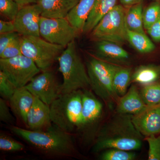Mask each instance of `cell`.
<instances>
[{
  "mask_svg": "<svg viewBox=\"0 0 160 160\" xmlns=\"http://www.w3.org/2000/svg\"><path fill=\"white\" fill-rule=\"evenodd\" d=\"M143 137L135 127L132 115L117 112L100 131L93 151L114 148L134 151L141 149Z\"/></svg>",
  "mask_w": 160,
  "mask_h": 160,
  "instance_id": "6da1fadb",
  "label": "cell"
},
{
  "mask_svg": "<svg viewBox=\"0 0 160 160\" xmlns=\"http://www.w3.org/2000/svg\"><path fill=\"white\" fill-rule=\"evenodd\" d=\"M11 131L38 149L49 154L69 156L75 147L70 133L54 124L45 130H27L12 127Z\"/></svg>",
  "mask_w": 160,
  "mask_h": 160,
  "instance_id": "7a4b0ae2",
  "label": "cell"
},
{
  "mask_svg": "<svg viewBox=\"0 0 160 160\" xmlns=\"http://www.w3.org/2000/svg\"><path fill=\"white\" fill-rule=\"evenodd\" d=\"M58 61L59 71L63 77L62 93L86 89L90 86L87 69L78 53L74 40L67 45Z\"/></svg>",
  "mask_w": 160,
  "mask_h": 160,
  "instance_id": "3957f363",
  "label": "cell"
},
{
  "mask_svg": "<svg viewBox=\"0 0 160 160\" xmlns=\"http://www.w3.org/2000/svg\"><path fill=\"white\" fill-rule=\"evenodd\" d=\"M49 106L52 124L69 133L78 128L82 107V92L80 90L62 93Z\"/></svg>",
  "mask_w": 160,
  "mask_h": 160,
  "instance_id": "277c9868",
  "label": "cell"
},
{
  "mask_svg": "<svg viewBox=\"0 0 160 160\" xmlns=\"http://www.w3.org/2000/svg\"><path fill=\"white\" fill-rule=\"evenodd\" d=\"M118 65L91 57L87 63L90 87L97 95L107 102L118 97L113 89L112 79Z\"/></svg>",
  "mask_w": 160,
  "mask_h": 160,
  "instance_id": "5b68a950",
  "label": "cell"
},
{
  "mask_svg": "<svg viewBox=\"0 0 160 160\" xmlns=\"http://www.w3.org/2000/svg\"><path fill=\"white\" fill-rule=\"evenodd\" d=\"M21 46L22 54L32 60L42 72L48 70L66 48L36 36H21Z\"/></svg>",
  "mask_w": 160,
  "mask_h": 160,
  "instance_id": "8992f818",
  "label": "cell"
},
{
  "mask_svg": "<svg viewBox=\"0 0 160 160\" xmlns=\"http://www.w3.org/2000/svg\"><path fill=\"white\" fill-rule=\"evenodd\" d=\"M126 8L117 5L105 15L91 31L95 39L111 41L122 45L127 41L125 22Z\"/></svg>",
  "mask_w": 160,
  "mask_h": 160,
  "instance_id": "52a82bcc",
  "label": "cell"
},
{
  "mask_svg": "<svg viewBox=\"0 0 160 160\" xmlns=\"http://www.w3.org/2000/svg\"><path fill=\"white\" fill-rule=\"evenodd\" d=\"M0 71L19 89L25 87L41 70L32 60L22 54L12 58H0Z\"/></svg>",
  "mask_w": 160,
  "mask_h": 160,
  "instance_id": "ba28073f",
  "label": "cell"
},
{
  "mask_svg": "<svg viewBox=\"0 0 160 160\" xmlns=\"http://www.w3.org/2000/svg\"><path fill=\"white\" fill-rule=\"evenodd\" d=\"M79 33L66 18H40V36L52 44L66 47Z\"/></svg>",
  "mask_w": 160,
  "mask_h": 160,
  "instance_id": "9c48e42d",
  "label": "cell"
},
{
  "mask_svg": "<svg viewBox=\"0 0 160 160\" xmlns=\"http://www.w3.org/2000/svg\"><path fill=\"white\" fill-rule=\"evenodd\" d=\"M42 72L35 76L25 87L35 97L50 106L62 94V87L53 72L49 70Z\"/></svg>",
  "mask_w": 160,
  "mask_h": 160,
  "instance_id": "30bf717a",
  "label": "cell"
},
{
  "mask_svg": "<svg viewBox=\"0 0 160 160\" xmlns=\"http://www.w3.org/2000/svg\"><path fill=\"white\" fill-rule=\"evenodd\" d=\"M41 9L37 3L21 7L13 21L16 32L22 36L41 37Z\"/></svg>",
  "mask_w": 160,
  "mask_h": 160,
  "instance_id": "8fae6325",
  "label": "cell"
},
{
  "mask_svg": "<svg viewBox=\"0 0 160 160\" xmlns=\"http://www.w3.org/2000/svg\"><path fill=\"white\" fill-rule=\"evenodd\" d=\"M132 122L143 136L156 135L160 133V104L147 106L142 111L132 115Z\"/></svg>",
  "mask_w": 160,
  "mask_h": 160,
  "instance_id": "7c38bea8",
  "label": "cell"
},
{
  "mask_svg": "<svg viewBox=\"0 0 160 160\" xmlns=\"http://www.w3.org/2000/svg\"><path fill=\"white\" fill-rule=\"evenodd\" d=\"M95 57L112 64L121 65L127 64L130 60L128 52L118 43L98 40L95 46Z\"/></svg>",
  "mask_w": 160,
  "mask_h": 160,
  "instance_id": "4fadbf2b",
  "label": "cell"
},
{
  "mask_svg": "<svg viewBox=\"0 0 160 160\" xmlns=\"http://www.w3.org/2000/svg\"><path fill=\"white\" fill-rule=\"evenodd\" d=\"M103 106L92 92L85 90L82 92L81 122L78 129H87L94 126L102 117Z\"/></svg>",
  "mask_w": 160,
  "mask_h": 160,
  "instance_id": "5bb4252c",
  "label": "cell"
},
{
  "mask_svg": "<svg viewBox=\"0 0 160 160\" xmlns=\"http://www.w3.org/2000/svg\"><path fill=\"white\" fill-rule=\"evenodd\" d=\"M50 116V106L35 97L32 106L26 118V125L32 130H44L52 124Z\"/></svg>",
  "mask_w": 160,
  "mask_h": 160,
  "instance_id": "9a60e30c",
  "label": "cell"
},
{
  "mask_svg": "<svg viewBox=\"0 0 160 160\" xmlns=\"http://www.w3.org/2000/svg\"><path fill=\"white\" fill-rule=\"evenodd\" d=\"M79 0H38L43 17L49 18H66Z\"/></svg>",
  "mask_w": 160,
  "mask_h": 160,
  "instance_id": "2e32d148",
  "label": "cell"
},
{
  "mask_svg": "<svg viewBox=\"0 0 160 160\" xmlns=\"http://www.w3.org/2000/svg\"><path fill=\"white\" fill-rule=\"evenodd\" d=\"M117 102V111L122 114L134 115L142 111L147 106L135 85H132L124 95L119 98Z\"/></svg>",
  "mask_w": 160,
  "mask_h": 160,
  "instance_id": "e0dca14e",
  "label": "cell"
},
{
  "mask_svg": "<svg viewBox=\"0 0 160 160\" xmlns=\"http://www.w3.org/2000/svg\"><path fill=\"white\" fill-rule=\"evenodd\" d=\"M34 98V96L24 87L18 89L9 100L12 111L25 124L27 114Z\"/></svg>",
  "mask_w": 160,
  "mask_h": 160,
  "instance_id": "ac0fdd59",
  "label": "cell"
},
{
  "mask_svg": "<svg viewBox=\"0 0 160 160\" xmlns=\"http://www.w3.org/2000/svg\"><path fill=\"white\" fill-rule=\"evenodd\" d=\"M96 0H79L66 18L79 32H83L84 26Z\"/></svg>",
  "mask_w": 160,
  "mask_h": 160,
  "instance_id": "d6986e66",
  "label": "cell"
},
{
  "mask_svg": "<svg viewBox=\"0 0 160 160\" xmlns=\"http://www.w3.org/2000/svg\"><path fill=\"white\" fill-rule=\"evenodd\" d=\"M118 0H96L83 29L84 33L90 32L102 18L117 5Z\"/></svg>",
  "mask_w": 160,
  "mask_h": 160,
  "instance_id": "ffe728a7",
  "label": "cell"
},
{
  "mask_svg": "<svg viewBox=\"0 0 160 160\" xmlns=\"http://www.w3.org/2000/svg\"><path fill=\"white\" fill-rule=\"evenodd\" d=\"M160 79V66L154 65H142L132 74L131 82L142 86L158 82Z\"/></svg>",
  "mask_w": 160,
  "mask_h": 160,
  "instance_id": "44dd1931",
  "label": "cell"
},
{
  "mask_svg": "<svg viewBox=\"0 0 160 160\" xmlns=\"http://www.w3.org/2000/svg\"><path fill=\"white\" fill-rule=\"evenodd\" d=\"M143 2L128 8L125 14L126 28L131 31L145 32L143 25Z\"/></svg>",
  "mask_w": 160,
  "mask_h": 160,
  "instance_id": "7402d4cb",
  "label": "cell"
},
{
  "mask_svg": "<svg viewBox=\"0 0 160 160\" xmlns=\"http://www.w3.org/2000/svg\"><path fill=\"white\" fill-rule=\"evenodd\" d=\"M126 39L131 46L139 53H150L154 51L156 48L154 44L145 32L127 29Z\"/></svg>",
  "mask_w": 160,
  "mask_h": 160,
  "instance_id": "603a6c76",
  "label": "cell"
},
{
  "mask_svg": "<svg viewBox=\"0 0 160 160\" xmlns=\"http://www.w3.org/2000/svg\"><path fill=\"white\" fill-rule=\"evenodd\" d=\"M132 74L131 68L118 65L112 79L113 89L118 98L123 96L128 91Z\"/></svg>",
  "mask_w": 160,
  "mask_h": 160,
  "instance_id": "cb8c5ba5",
  "label": "cell"
},
{
  "mask_svg": "<svg viewBox=\"0 0 160 160\" xmlns=\"http://www.w3.org/2000/svg\"><path fill=\"white\" fill-rule=\"evenodd\" d=\"M140 94L146 106L160 104V82H156L143 86Z\"/></svg>",
  "mask_w": 160,
  "mask_h": 160,
  "instance_id": "d4e9b609",
  "label": "cell"
},
{
  "mask_svg": "<svg viewBox=\"0 0 160 160\" xmlns=\"http://www.w3.org/2000/svg\"><path fill=\"white\" fill-rule=\"evenodd\" d=\"M160 19V2L153 1L143 9V20L144 29L147 30Z\"/></svg>",
  "mask_w": 160,
  "mask_h": 160,
  "instance_id": "484cf974",
  "label": "cell"
},
{
  "mask_svg": "<svg viewBox=\"0 0 160 160\" xmlns=\"http://www.w3.org/2000/svg\"><path fill=\"white\" fill-rule=\"evenodd\" d=\"M136 158L135 152L118 149H106L100 157L102 160H133Z\"/></svg>",
  "mask_w": 160,
  "mask_h": 160,
  "instance_id": "4316f807",
  "label": "cell"
},
{
  "mask_svg": "<svg viewBox=\"0 0 160 160\" xmlns=\"http://www.w3.org/2000/svg\"><path fill=\"white\" fill-rule=\"evenodd\" d=\"M20 8L14 0H0L1 14L9 21L15 19Z\"/></svg>",
  "mask_w": 160,
  "mask_h": 160,
  "instance_id": "83f0119b",
  "label": "cell"
},
{
  "mask_svg": "<svg viewBox=\"0 0 160 160\" xmlns=\"http://www.w3.org/2000/svg\"><path fill=\"white\" fill-rule=\"evenodd\" d=\"M17 89L6 75L0 71V95L2 98L9 100Z\"/></svg>",
  "mask_w": 160,
  "mask_h": 160,
  "instance_id": "f1b7e54d",
  "label": "cell"
},
{
  "mask_svg": "<svg viewBox=\"0 0 160 160\" xmlns=\"http://www.w3.org/2000/svg\"><path fill=\"white\" fill-rule=\"evenodd\" d=\"M21 35L14 39L0 54V58L9 59L22 55Z\"/></svg>",
  "mask_w": 160,
  "mask_h": 160,
  "instance_id": "f546056e",
  "label": "cell"
},
{
  "mask_svg": "<svg viewBox=\"0 0 160 160\" xmlns=\"http://www.w3.org/2000/svg\"><path fill=\"white\" fill-rule=\"evenodd\" d=\"M24 146L22 143L19 142L4 134L0 136V149L2 151L17 152L22 150Z\"/></svg>",
  "mask_w": 160,
  "mask_h": 160,
  "instance_id": "4dcf8cb0",
  "label": "cell"
},
{
  "mask_svg": "<svg viewBox=\"0 0 160 160\" xmlns=\"http://www.w3.org/2000/svg\"><path fill=\"white\" fill-rule=\"evenodd\" d=\"M149 145L148 159L160 160V136L152 135L145 138Z\"/></svg>",
  "mask_w": 160,
  "mask_h": 160,
  "instance_id": "1f68e13d",
  "label": "cell"
},
{
  "mask_svg": "<svg viewBox=\"0 0 160 160\" xmlns=\"http://www.w3.org/2000/svg\"><path fill=\"white\" fill-rule=\"evenodd\" d=\"M0 120L8 124H13L15 121L6 100L2 98H0Z\"/></svg>",
  "mask_w": 160,
  "mask_h": 160,
  "instance_id": "d6a6232c",
  "label": "cell"
},
{
  "mask_svg": "<svg viewBox=\"0 0 160 160\" xmlns=\"http://www.w3.org/2000/svg\"><path fill=\"white\" fill-rule=\"evenodd\" d=\"M20 35L17 32L0 34V54L14 39Z\"/></svg>",
  "mask_w": 160,
  "mask_h": 160,
  "instance_id": "836d02e7",
  "label": "cell"
},
{
  "mask_svg": "<svg viewBox=\"0 0 160 160\" xmlns=\"http://www.w3.org/2000/svg\"><path fill=\"white\" fill-rule=\"evenodd\" d=\"M147 32L152 40L156 42H160V19L147 29Z\"/></svg>",
  "mask_w": 160,
  "mask_h": 160,
  "instance_id": "e575fe53",
  "label": "cell"
},
{
  "mask_svg": "<svg viewBox=\"0 0 160 160\" xmlns=\"http://www.w3.org/2000/svg\"><path fill=\"white\" fill-rule=\"evenodd\" d=\"M16 32L13 21L0 20V34Z\"/></svg>",
  "mask_w": 160,
  "mask_h": 160,
  "instance_id": "d590c367",
  "label": "cell"
},
{
  "mask_svg": "<svg viewBox=\"0 0 160 160\" xmlns=\"http://www.w3.org/2000/svg\"><path fill=\"white\" fill-rule=\"evenodd\" d=\"M144 0H120V3L126 8H128L130 6L143 2Z\"/></svg>",
  "mask_w": 160,
  "mask_h": 160,
  "instance_id": "8d00e7d4",
  "label": "cell"
},
{
  "mask_svg": "<svg viewBox=\"0 0 160 160\" xmlns=\"http://www.w3.org/2000/svg\"><path fill=\"white\" fill-rule=\"evenodd\" d=\"M19 5L20 7L30 5V4H36L38 0H14Z\"/></svg>",
  "mask_w": 160,
  "mask_h": 160,
  "instance_id": "74e56055",
  "label": "cell"
},
{
  "mask_svg": "<svg viewBox=\"0 0 160 160\" xmlns=\"http://www.w3.org/2000/svg\"><path fill=\"white\" fill-rule=\"evenodd\" d=\"M152 1H157V2H160V0H152Z\"/></svg>",
  "mask_w": 160,
  "mask_h": 160,
  "instance_id": "f35d334b",
  "label": "cell"
}]
</instances>
